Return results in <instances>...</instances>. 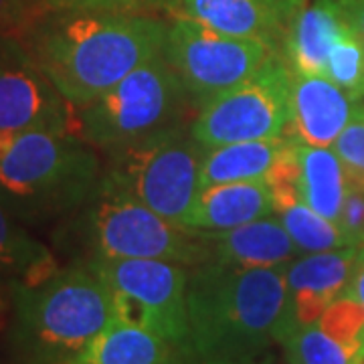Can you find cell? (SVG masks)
<instances>
[{
  "instance_id": "8fae6325",
  "label": "cell",
  "mask_w": 364,
  "mask_h": 364,
  "mask_svg": "<svg viewBox=\"0 0 364 364\" xmlns=\"http://www.w3.org/2000/svg\"><path fill=\"white\" fill-rule=\"evenodd\" d=\"M57 132L79 136L77 107L35 65L23 47L0 59V134Z\"/></svg>"
},
{
  "instance_id": "7c38bea8",
  "label": "cell",
  "mask_w": 364,
  "mask_h": 364,
  "mask_svg": "<svg viewBox=\"0 0 364 364\" xmlns=\"http://www.w3.org/2000/svg\"><path fill=\"white\" fill-rule=\"evenodd\" d=\"M356 247L306 253L286 269V312L277 344L291 330L320 322L326 308L350 286Z\"/></svg>"
},
{
  "instance_id": "30bf717a",
  "label": "cell",
  "mask_w": 364,
  "mask_h": 364,
  "mask_svg": "<svg viewBox=\"0 0 364 364\" xmlns=\"http://www.w3.org/2000/svg\"><path fill=\"white\" fill-rule=\"evenodd\" d=\"M277 53L265 43L225 35L184 14L168 25L164 47L196 107L253 77Z\"/></svg>"
},
{
  "instance_id": "83f0119b",
  "label": "cell",
  "mask_w": 364,
  "mask_h": 364,
  "mask_svg": "<svg viewBox=\"0 0 364 364\" xmlns=\"http://www.w3.org/2000/svg\"><path fill=\"white\" fill-rule=\"evenodd\" d=\"M33 21L35 14L26 0H0V35L23 33Z\"/></svg>"
},
{
  "instance_id": "f1b7e54d",
  "label": "cell",
  "mask_w": 364,
  "mask_h": 364,
  "mask_svg": "<svg viewBox=\"0 0 364 364\" xmlns=\"http://www.w3.org/2000/svg\"><path fill=\"white\" fill-rule=\"evenodd\" d=\"M352 31L364 39V0H334Z\"/></svg>"
},
{
  "instance_id": "484cf974",
  "label": "cell",
  "mask_w": 364,
  "mask_h": 364,
  "mask_svg": "<svg viewBox=\"0 0 364 364\" xmlns=\"http://www.w3.org/2000/svg\"><path fill=\"white\" fill-rule=\"evenodd\" d=\"M35 21L41 16L73 11H124V13H150L154 9L178 6V0H26Z\"/></svg>"
},
{
  "instance_id": "277c9868",
  "label": "cell",
  "mask_w": 364,
  "mask_h": 364,
  "mask_svg": "<svg viewBox=\"0 0 364 364\" xmlns=\"http://www.w3.org/2000/svg\"><path fill=\"white\" fill-rule=\"evenodd\" d=\"M104 170L75 134H0V203L14 219L37 223L90 203Z\"/></svg>"
},
{
  "instance_id": "e0dca14e",
  "label": "cell",
  "mask_w": 364,
  "mask_h": 364,
  "mask_svg": "<svg viewBox=\"0 0 364 364\" xmlns=\"http://www.w3.org/2000/svg\"><path fill=\"white\" fill-rule=\"evenodd\" d=\"M346 26L334 0L304 2L289 23L282 49L289 69L299 75H326L330 49Z\"/></svg>"
},
{
  "instance_id": "9a60e30c",
  "label": "cell",
  "mask_w": 364,
  "mask_h": 364,
  "mask_svg": "<svg viewBox=\"0 0 364 364\" xmlns=\"http://www.w3.org/2000/svg\"><path fill=\"white\" fill-rule=\"evenodd\" d=\"M198 233L205 241L208 259L239 267H279L301 255L277 215H267L227 231Z\"/></svg>"
},
{
  "instance_id": "ba28073f",
  "label": "cell",
  "mask_w": 364,
  "mask_h": 364,
  "mask_svg": "<svg viewBox=\"0 0 364 364\" xmlns=\"http://www.w3.org/2000/svg\"><path fill=\"white\" fill-rule=\"evenodd\" d=\"M85 265L104 282L114 316L144 328L172 348L186 338L188 267L160 259H117L91 255Z\"/></svg>"
},
{
  "instance_id": "5bb4252c",
  "label": "cell",
  "mask_w": 364,
  "mask_h": 364,
  "mask_svg": "<svg viewBox=\"0 0 364 364\" xmlns=\"http://www.w3.org/2000/svg\"><path fill=\"white\" fill-rule=\"evenodd\" d=\"M289 134L301 144L332 148L354 117L358 102L326 75L291 71Z\"/></svg>"
},
{
  "instance_id": "d4e9b609",
  "label": "cell",
  "mask_w": 364,
  "mask_h": 364,
  "mask_svg": "<svg viewBox=\"0 0 364 364\" xmlns=\"http://www.w3.org/2000/svg\"><path fill=\"white\" fill-rule=\"evenodd\" d=\"M336 85L356 102H364V39L346 26L328 55V71Z\"/></svg>"
},
{
  "instance_id": "ac0fdd59",
  "label": "cell",
  "mask_w": 364,
  "mask_h": 364,
  "mask_svg": "<svg viewBox=\"0 0 364 364\" xmlns=\"http://www.w3.org/2000/svg\"><path fill=\"white\" fill-rule=\"evenodd\" d=\"M291 140V134L207 148L200 164V188L229 182L265 181L275 158Z\"/></svg>"
},
{
  "instance_id": "7a4b0ae2",
  "label": "cell",
  "mask_w": 364,
  "mask_h": 364,
  "mask_svg": "<svg viewBox=\"0 0 364 364\" xmlns=\"http://www.w3.org/2000/svg\"><path fill=\"white\" fill-rule=\"evenodd\" d=\"M286 269L213 259L188 267L186 338L172 350L203 363H249L269 354L286 312Z\"/></svg>"
},
{
  "instance_id": "1f68e13d",
  "label": "cell",
  "mask_w": 364,
  "mask_h": 364,
  "mask_svg": "<svg viewBox=\"0 0 364 364\" xmlns=\"http://www.w3.org/2000/svg\"><path fill=\"white\" fill-rule=\"evenodd\" d=\"M272 364H289V363H287L286 358H277V356H275V354H273Z\"/></svg>"
},
{
  "instance_id": "2e32d148",
  "label": "cell",
  "mask_w": 364,
  "mask_h": 364,
  "mask_svg": "<svg viewBox=\"0 0 364 364\" xmlns=\"http://www.w3.org/2000/svg\"><path fill=\"white\" fill-rule=\"evenodd\" d=\"M267 215H273L267 182H229L200 188L182 225L196 231H227Z\"/></svg>"
},
{
  "instance_id": "f546056e",
  "label": "cell",
  "mask_w": 364,
  "mask_h": 364,
  "mask_svg": "<svg viewBox=\"0 0 364 364\" xmlns=\"http://www.w3.org/2000/svg\"><path fill=\"white\" fill-rule=\"evenodd\" d=\"M348 289L356 296V299L363 304L364 308V247L358 249V253H356V261H354V269H352Z\"/></svg>"
},
{
  "instance_id": "4dcf8cb0",
  "label": "cell",
  "mask_w": 364,
  "mask_h": 364,
  "mask_svg": "<svg viewBox=\"0 0 364 364\" xmlns=\"http://www.w3.org/2000/svg\"><path fill=\"white\" fill-rule=\"evenodd\" d=\"M272 358L273 352L261 356L257 360H249V363H203V360H195V358H191V356H184L181 352L172 350V356H170L168 364H272Z\"/></svg>"
},
{
  "instance_id": "8992f818",
  "label": "cell",
  "mask_w": 364,
  "mask_h": 364,
  "mask_svg": "<svg viewBox=\"0 0 364 364\" xmlns=\"http://www.w3.org/2000/svg\"><path fill=\"white\" fill-rule=\"evenodd\" d=\"M191 102L181 77L160 53L117 85L77 109L79 138L112 150L182 122Z\"/></svg>"
},
{
  "instance_id": "d6986e66",
  "label": "cell",
  "mask_w": 364,
  "mask_h": 364,
  "mask_svg": "<svg viewBox=\"0 0 364 364\" xmlns=\"http://www.w3.org/2000/svg\"><path fill=\"white\" fill-rule=\"evenodd\" d=\"M301 200L330 221L338 223L348 193V174L334 148L308 146L298 140Z\"/></svg>"
},
{
  "instance_id": "cb8c5ba5",
  "label": "cell",
  "mask_w": 364,
  "mask_h": 364,
  "mask_svg": "<svg viewBox=\"0 0 364 364\" xmlns=\"http://www.w3.org/2000/svg\"><path fill=\"white\" fill-rule=\"evenodd\" d=\"M279 346L289 364H354L348 350L330 338L320 324L291 330Z\"/></svg>"
},
{
  "instance_id": "7402d4cb",
  "label": "cell",
  "mask_w": 364,
  "mask_h": 364,
  "mask_svg": "<svg viewBox=\"0 0 364 364\" xmlns=\"http://www.w3.org/2000/svg\"><path fill=\"white\" fill-rule=\"evenodd\" d=\"M275 215L284 223L286 231L301 255L348 247L338 225L322 217L320 213H316L304 200H298Z\"/></svg>"
},
{
  "instance_id": "603a6c76",
  "label": "cell",
  "mask_w": 364,
  "mask_h": 364,
  "mask_svg": "<svg viewBox=\"0 0 364 364\" xmlns=\"http://www.w3.org/2000/svg\"><path fill=\"white\" fill-rule=\"evenodd\" d=\"M318 324L348 350L354 364H364V308L350 289L326 308Z\"/></svg>"
},
{
  "instance_id": "9c48e42d",
  "label": "cell",
  "mask_w": 364,
  "mask_h": 364,
  "mask_svg": "<svg viewBox=\"0 0 364 364\" xmlns=\"http://www.w3.org/2000/svg\"><path fill=\"white\" fill-rule=\"evenodd\" d=\"M289 95L291 69L277 53L253 77L200 105L191 132L205 148L284 136L291 117Z\"/></svg>"
},
{
  "instance_id": "ffe728a7",
  "label": "cell",
  "mask_w": 364,
  "mask_h": 364,
  "mask_svg": "<svg viewBox=\"0 0 364 364\" xmlns=\"http://www.w3.org/2000/svg\"><path fill=\"white\" fill-rule=\"evenodd\" d=\"M170 356L166 340L114 318L73 364H168Z\"/></svg>"
},
{
  "instance_id": "4316f807",
  "label": "cell",
  "mask_w": 364,
  "mask_h": 364,
  "mask_svg": "<svg viewBox=\"0 0 364 364\" xmlns=\"http://www.w3.org/2000/svg\"><path fill=\"white\" fill-rule=\"evenodd\" d=\"M338 229L346 239L348 247H364V188L358 184H348V193L340 208Z\"/></svg>"
},
{
  "instance_id": "4fadbf2b",
  "label": "cell",
  "mask_w": 364,
  "mask_h": 364,
  "mask_svg": "<svg viewBox=\"0 0 364 364\" xmlns=\"http://www.w3.org/2000/svg\"><path fill=\"white\" fill-rule=\"evenodd\" d=\"M306 0H178V11L219 33L282 53L294 14Z\"/></svg>"
},
{
  "instance_id": "5b68a950",
  "label": "cell",
  "mask_w": 364,
  "mask_h": 364,
  "mask_svg": "<svg viewBox=\"0 0 364 364\" xmlns=\"http://www.w3.org/2000/svg\"><path fill=\"white\" fill-rule=\"evenodd\" d=\"M207 148L191 124H172L140 140L107 150L100 188L130 196L160 217L182 225L200 191V164Z\"/></svg>"
},
{
  "instance_id": "52a82bcc",
  "label": "cell",
  "mask_w": 364,
  "mask_h": 364,
  "mask_svg": "<svg viewBox=\"0 0 364 364\" xmlns=\"http://www.w3.org/2000/svg\"><path fill=\"white\" fill-rule=\"evenodd\" d=\"M93 255L117 259H160L195 267L208 259L198 231L160 217L130 196L97 188L85 213Z\"/></svg>"
},
{
  "instance_id": "3957f363",
  "label": "cell",
  "mask_w": 364,
  "mask_h": 364,
  "mask_svg": "<svg viewBox=\"0 0 364 364\" xmlns=\"http://www.w3.org/2000/svg\"><path fill=\"white\" fill-rule=\"evenodd\" d=\"M11 344L21 364H73L114 316L112 294L90 267L11 284Z\"/></svg>"
},
{
  "instance_id": "44dd1931",
  "label": "cell",
  "mask_w": 364,
  "mask_h": 364,
  "mask_svg": "<svg viewBox=\"0 0 364 364\" xmlns=\"http://www.w3.org/2000/svg\"><path fill=\"white\" fill-rule=\"evenodd\" d=\"M57 272L51 251L26 233L0 203V279L37 284Z\"/></svg>"
},
{
  "instance_id": "6da1fadb",
  "label": "cell",
  "mask_w": 364,
  "mask_h": 364,
  "mask_svg": "<svg viewBox=\"0 0 364 364\" xmlns=\"http://www.w3.org/2000/svg\"><path fill=\"white\" fill-rule=\"evenodd\" d=\"M39 21L23 49L77 109L164 53L168 37V25L148 13L73 11Z\"/></svg>"
}]
</instances>
